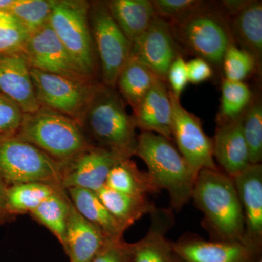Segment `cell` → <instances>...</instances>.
<instances>
[{"label":"cell","instance_id":"cell-5","mask_svg":"<svg viewBox=\"0 0 262 262\" xmlns=\"http://www.w3.org/2000/svg\"><path fill=\"white\" fill-rule=\"evenodd\" d=\"M15 137L35 146L61 163L93 145L75 120L43 107L24 114Z\"/></svg>","mask_w":262,"mask_h":262},{"label":"cell","instance_id":"cell-34","mask_svg":"<svg viewBox=\"0 0 262 262\" xmlns=\"http://www.w3.org/2000/svg\"><path fill=\"white\" fill-rule=\"evenodd\" d=\"M24 116L18 106L0 94V141L16 136Z\"/></svg>","mask_w":262,"mask_h":262},{"label":"cell","instance_id":"cell-32","mask_svg":"<svg viewBox=\"0 0 262 262\" xmlns=\"http://www.w3.org/2000/svg\"><path fill=\"white\" fill-rule=\"evenodd\" d=\"M29 36L15 15L7 10H0V55L24 53Z\"/></svg>","mask_w":262,"mask_h":262},{"label":"cell","instance_id":"cell-6","mask_svg":"<svg viewBox=\"0 0 262 262\" xmlns=\"http://www.w3.org/2000/svg\"><path fill=\"white\" fill-rule=\"evenodd\" d=\"M90 3L54 0L49 24L84 75L95 82L96 51L89 24Z\"/></svg>","mask_w":262,"mask_h":262},{"label":"cell","instance_id":"cell-29","mask_svg":"<svg viewBox=\"0 0 262 262\" xmlns=\"http://www.w3.org/2000/svg\"><path fill=\"white\" fill-rule=\"evenodd\" d=\"M253 98L251 90L244 82L224 79L217 125L234 121L242 117Z\"/></svg>","mask_w":262,"mask_h":262},{"label":"cell","instance_id":"cell-35","mask_svg":"<svg viewBox=\"0 0 262 262\" xmlns=\"http://www.w3.org/2000/svg\"><path fill=\"white\" fill-rule=\"evenodd\" d=\"M156 16L169 23L185 16L203 3L202 0H151Z\"/></svg>","mask_w":262,"mask_h":262},{"label":"cell","instance_id":"cell-3","mask_svg":"<svg viewBox=\"0 0 262 262\" xmlns=\"http://www.w3.org/2000/svg\"><path fill=\"white\" fill-rule=\"evenodd\" d=\"M135 155L145 163L158 189L168 192L172 209L180 211L192 200L198 173L172 140L154 133L141 132Z\"/></svg>","mask_w":262,"mask_h":262},{"label":"cell","instance_id":"cell-37","mask_svg":"<svg viewBox=\"0 0 262 262\" xmlns=\"http://www.w3.org/2000/svg\"><path fill=\"white\" fill-rule=\"evenodd\" d=\"M166 82H168L170 84L169 91L170 93L176 98L180 99L181 95L184 92L189 82L187 62L183 58L182 54H179L170 65L167 75Z\"/></svg>","mask_w":262,"mask_h":262},{"label":"cell","instance_id":"cell-28","mask_svg":"<svg viewBox=\"0 0 262 262\" xmlns=\"http://www.w3.org/2000/svg\"><path fill=\"white\" fill-rule=\"evenodd\" d=\"M45 183L29 182L8 186L7 189V207L10 214L14 216L30 213L57 189Z\"/></svg>","mask_w":262,"mask_h":262},{"label":"cell","instance_id":"cell-25","mask_svg":"<svg viewBox=\"0 0 262 262\" xmlns=\"http://www.w3.org/2000/svg\"><path fill=\"white\" fill-rule=\"evenodd\" d=\"M106 187L125 194L145 196L160 192L147 172L141 171L131 158H124L112 168Z\"/></svg>","mask_w":262,"mask_h":262},{"label":"cell","instance_id":"cell-10","mask_svg":"<svg viewBox=\"0 0 262 262\" xmlns=\"http://www.w3.org/2000/svg\"><path fill=\"white\" fill-rule=\"evenodd\" d=\"M24 54L31 68L72 80L96 83L84 75L58 39L49 22L29 34Z\"/></svg>","mask_w":262,"mask_h":262},{"label":"cell","instance_id":"cell-39","mask_svg":"<svg viewBox=\"0 0 262 262\" xmlns=\"http://www.w3.org/2000/svg\"><path fill=\"white\" fill-rule=\"evenodd\" d=\"M8 186L0 177V225H5L15 220L7 207V189Z\"/></svg>","mask_w":262,"mask_h":262},{"label":"cell","instance_id":"cell-24","mask_svg":"<svg viewBox=\"0 0 262 262\" xmlns=\"http://www.w3.org/2000/svg\"><path fill=\"white\" fill-rule=\"evenodd\" d=\"M110 213L124 227L129 228L144 215L151 214L156 207L148 196L117 192L106 186L96 192Z\"/></svg>","mask_w":262,"mask_h":262},{"label":"cell","instance_id":"cell-17","mask_svg":"<svg viewBox=\"0 0 262 262\" xmlns=\"http://www.w3.org/2000/svg\"><path fill=\"white\" fill-rule=\"evenodd\" d=\"M136 128L141 132L173 139V106L167 83L156 79L132 115Z\"/></svg>","mask_w":262,"mask_h":262},{"label":"cell","instance_id":"cell-8","mask_svg":"<svg viewBox=\"0 0 262 262\" xmlns=\"http://www.w3.org/2000/svg\"><path fill=\"white\" fill-rule=\"evenodd\" d=\"M89 17L101 83L115 89L117 77L130 57L131 43L110 14L106 1L90 3Z\"/></svg>","mask_w":262,"mask_h":262},{"label":"cell","instance_id":"cell-9","mask_svg":"<svg viewBox=\"0 0 262 262\" xmlns=\"http://www.w3.org/2000/svg\"><path fill=\"white\" fill-rule=\"evenodd\" d=\"M33 84L41 107L75 120L81 119L96 83H87L31 68Z\"/></svg>","mask_w":262,"mask_h":262},{"label":"cell","instance_id":"cell-12","mask_svg":"<svg viewBox=\"0 0 262 262\" xmlns=\"http://www.w3.org/2000/svg\"><path fill=\"white\" fill-rule=\"evenodd\" d=\"M180 50L170 24L156 16L147 30L131 42L130 57L145 66L157 78L166 82L170 65Z\"/></svg>","mask_w":262,"mask_h":262},{"label":"cell","instance_id":"cell-13","mask_svg":"<svg viewBox=\"0 0 262 262\" xmlns=\"http://www.w3.org/2000/svg\"><path fill=\"white\" fill-rule=\"evenodd\" d=\"M124 158L110 150L91 145L62 163L61 187L65 191L81 188L97 192L106 185L112 168Z\"/></svg>","mask_w":262,"mask_h":262},{"label":"cell","instance_id":"cell-33","mask_svg":"<svg viewBox=\"0 0 262 262\" xmlns=\"http://www.w3.org/2000/svg\"><path fill=\"white\" fill-rule=\"evenodd\" d=\"M222 67L225 80L244 82L259 66L252 56L233 43L225 52Z\"/></svg>","mask_w":262,"mask_h":262},{"label":"cell","instance_id":"cell-11","mask_svg":"<svg viewBox=\"0 0 262 262\" xmlns=\"http://www.w3.org/2000/svg\"><path fill=\"white\" fill-rule=\"evenodd\" d=\"M173 106V139L179 152L195 171L220 169L213 157V139L206 135L200 118L183 107L170 93Z\"/></svg>","mask_w":262,"mask_h":262},{"label":"cell","instance_id":"cell-7","mask_svg":"<svg viewBox=\"0 0 262 262\" xmlns=\"http://www.w3.org/2000/svg\"><path fill=\"white\" fill-rule=\"evenodd\" d=\"M61 169V163L28 142L16 137L0 141V177L8 186L39 182L62 189Z\"/></svg>","mask_w":262,"mask_h":262},{"label":"cell","instance_id":"cell-16","mask_svg":"<svg viewBox=\"0 0 262 262\" xmlns=\"http://www.w3.org/2000/svg\"><path fill=\"white\" fill-rule=\"evenodd\" d=\"M24 53L0 55V94L14 102L24 114L41 108Z\"/></svg>","mask_w":262,"mask_h":262},{"label":"cell","instance_id":"cell-21","mask_svg":"<svg viewBox=\"0 0 262 262\" xmlns=\"http://www.w3.org/2000/svg\"><path fill=\"white\" fill-rule=\"evenodd\" d=\"M234 44L247 52L261 65L262 58V2L248 0L247 4L227 17Z\"/></svg>","mask_w":262,"mask_h":262},{"label":"cell","instance_id":"cell-1","mask_svg":"<svg viewBox=\"0 0 262 262\" xmlns=\"http://www.w3.org/2000/svg\"><path fill=\"white\" fill-rule=\"evenodd\" d=\"M80 125L93 145L125 158L136 155V125L116 89L95 84Z\"/></svg>","mask_w":262,"mask_h":262},{"label":"cell","instance_id":"cell-38","mask_svg":"<svg viewBox=\"0 0 262 262\" xmlns=\"http://www.w3.org/2000/svg\"><path fill=\"white\" fill-rule=\"evenodd\" d=\"M188 80L198 84L210 80L213 75V67L201 58H194L187 62Z\"/></svg>","mask_w":262,"mask_h":262},{"label":"cell","instance_id":"cell-42","mask_svg":"<svg viewBox=\"0 0 262 262\" xmlns=\"http://www.w3.org/2000/svg\"><path fill=\"white\" fill-rule=\"evenodd\" d=\"M258 262H262V260L260 259L259 261H258Z\"/></svg>","mask_w":262,"mask_h":262},{"label":"cell","instance_id":"cell-14","mask_svg":"<svg viewBox=\"0 0 262 262\" xmlns=\"http://www.w3.org/2000/svg\"><path fill=\"white\" fill-rule=\"evenodd\" d=\"M176 256L182 262H258L261 252L238 241H207L191 235L173 243Z\"/></svg>","mask_w":262,"mask_h":262},{"label":"cell","instance_id":"cell-26","mask_svg":"<svg viewBox=\"0 0 262 262\" xmlns=\"http://www.w3.org/2000/svg\"><path fill=\"white\" fill-rule=\"evenodd\" d=\"M156 79L147 67L129 57L117 77L115 89L124 102L130 105L135 111Z\"/></svg>","mask_w":262,"mask_h":262},{"label":"cell","instance_id":"cell-41","mask_svg":"<svg viewBox=\"0 0 262 262\" xmlns=\"http://www.w3.org/2000/svg\"><path fill=\"white\" fill-rule=\"evenodd\" d=\"M173 262H182V261H181V260L179 259V258L178 257H177V258H175V260H174V261Z\"/></svg>","mask_w":262,"mask_h":262},{"label":"cell","instance_id":"cell-23","mask_svg":"<svg viewBox=\"0 0 262 262\" xmlns=\"http://www.w3.org/2000/svg\"><path fill=\"white\" fill-rule=\"evenodd\" d=\"M66 192L76 210L86 220L101 229L108 238H123L126 227L110 213L96 192L81 188H71Z\"/></svg>","mask_w":262,"mask_h":262},{"label":"cell","instance_id":"cell-15","mask_svg":"<svg viewBox=\"0 0 262 262\" xmlns=\"http://www.w3.org/2000/svg\"><path fill=\"white\" fill-rule=\"evenodd\" d=\"M232 179L244 212L245 241L248 246L261 252V164H250Z\"/></svg>","mask_w":262,"mask_h":262},{"label":"cell","instance_id":"cell-27","mask_svg":"<svg viewBox=\"0 0 262 262\" xmlns=\"http://www.w3.org/2000/svg\"><path fill=\"white\" fill-rule=\"evenodd\" d=\"M71 201L67 192L58 189L29 213L36 222L51 231L63 246Z\"/></svg>","mask_w":262,"mask_h":262},{"label":"cell","instance_id":"cell-18","mask_svg":"<svg viewBox=\"0 0 262 262\" xmlns=\"http://www.w3.org/2000/svg\"><path fill=\"white\" fill-rule=\"evenodd\" d=\"M96 226L86 220L70 203L63 248L70 262H91L110 242Z\"/></svg>","mask_w":262,"mask_h":262},{"label":"cell","instance_id":"cell-40","mask_svg":"<svg viewBox=\"0 0 262 262\" xmlns=\"http://www.w3.org/2000/svg\"><path fill=\"white\" fill-rule=\"evenodd\" d=\"M14 0H0V10H9Z\"/></svg>","mask_w":262,"mask_h":262},{"label":"cell","instance_id":"cell-31","mask_svg":"<svg viewBox=\"0 0 262 262\" xmlns=\"http://www.w3.org/2000/svg\"><path fill=\"white\" fill-rule=\"evenodd\" d=\"M53 4L54 0H14L8 11L30 34L49 22Z\"/></svg>","mask_w":262,"mask_h":262},{"label":"cell","instance_id":"cell-19","mask_svg":"<svg viewBox=\"0 0 262 262\" xmlns=\"http://www.w3.org/2000/svg\"><path fill=\"white\" fill-rule=\"evenodd\" d=\"M213 143L215 161L231 178L250 165L249 151L243 134L242 117L217 125Z\"/></svg>","mask_w":262,"mask_h":262},{"label":"cell","instance_id":"cell-36","mask_svg":"<svg viewBox=\"0 0 262 262\" xmlns=\"http://www.w3.org/2000/svg\"><path fill=\"white\" fill-rule=\"evenodd\" d=\"M134 244H130L123 238L115 239L110 243L91 262H133Z\"/></svg>","mask_w":262,"mask_h":262},{"label":"cell","instance_id":"cell-4","mask_svg":"<svg viewBox=\"0 0 262 262\" xmlns=\"http://www.w3.org/2000/svg\"><path fill=\"white\" fill-rule=\"evenodd\" d=\"M170 24L181 53L185 52L205 60L212 67L222 68L225 52L234 41L228 18L218 2L203 1L195 9Z\"/></svg>","mask_w":262,"mask_h":262},{"label":"cell","instance_id":"cell-2","mask_svg":"<svg viewBox=\"0 0 262 262\" xmlns=\"http://www.w3.org/2000/svg\"><path fill=\"white\" fill-rule=\"evenodd\" d=\"M192 199L203 213V226L211 241L246 244L244 212L233 179L220 169H203L196 177Z\"/></svg>","mask_w":262,"mask_h":262},{"label":"cell","instance_id":"cell-22","mask_svg":"<svg viewBox=\"0 0 262 262\" xmlns=\"http://www.w3.org/2000/svg\"><path fill=\"white\" fill-rule=\"evenodd\" d=\"M106 4L130 43L147 30L156 18L151 0H110Z\"/></svg>","mask_w":262,"mask_h":262},{"label":"cell","instance_id":"cell-30","mask_svg":"<svg viewBox=\"0 0 262 262\" xmlns=\"http://www.w3.org/2000/svg\"><path fill=\"white\" fill-rule=\"evenodd\" d=\"M242 129L249 151L250 164L262 161V103L261 98H253L242 116Z\"/></svg>","mask_w":262,"mask_h":262},{"label":"cell","instance_id":"cell-20","mask_svg":"<svg viewBox=\"0 0 262 262\" xmlns=\"http://www.w3.org/2000/svg\"><path fill=\"white\" fill-rule=\"evenodd\" d=\"M150 215L151 225L147 234L134 243L133 262H173L177 258L173 243L166 237L173 225L172 209L156 208Z\"/></svg>","mask_w":262,"mask_h":262}]
</instances>
